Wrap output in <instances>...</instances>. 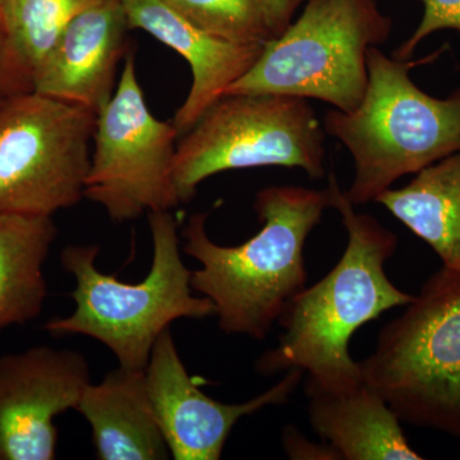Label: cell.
I'll return each mask as SVG.
<instances>
[{
	"label": "cell",
	"instance_id": "obj_1",
	"mask_svg": "<svg viewBox=\"0 0 460 460\" xmlns=\"http://www.w3.org/2000/svg\"><path fill=\"white\" fill-rule=\"evenodd\" d=\"M328 189L332 208L347 230V247L326 277L288 304L279 319V344L257 359L256 370L270 376L296 368L307 372L311 385L343 390L365 381L349 352L354 332L386 311L407 305L414 296L395 287L385 272L398 247L394 233L358 213L334 174Z\"/></svg>",
	"mask_w": 460,
	"mask_h": 460
},
{
	"label": "cell",
	"instance_id": "obj_2",
	"mask_svg": "<svg viewBox=\"0 0 460 460\" xmlns=\"http://www.w3.org/2000/svg\"><path fill=\"white\" fill-rule=\"evenodd\" d=\"M253 208L262 228L239 246L211 241L204 213L190 215L181 235L184 253L201 265L190 287L213 302L222 332L262 341L305 288V241L332 196L328 187L271 186L256 193Z\"/></svg>",
	"mask_w": 460,
	"mask_h": 460
},
{
	"label": "cell",
	"instance_id": "obj_3",
	"mask_svg": "<svg viewBox=\"0 0 460 460\" xmlns=\"http://www.w3.org/2000/svg\"><path fill=\"white\" fill-rule=\"evenodd\" d=\"M154 256L137 284L124 283L96 268L98 244L66 246L60 262L74 275L75 313L45 323L54 337L86 335L104 345L119 366L145 370L157 338L178 319L215 314L213 302L192 295V271L181 257L178 223L172 211L148 214Z\"/></svg>",
	"mask_w": 460,
	"mask_h": 460
},
{
	"label": "cell",
	"instance_id": "obj_4",
	"mask_svg": "<svg viewBox=\"0 0 460 460\" xmlns=\"http://www.w3.org/2000/svg\"><path fill=\"white\" fill-rule=\"evenodd\" d=\"M411 66L371 47L359 107L323 117L326 135L353 157L356 172L345 192L353 205L375 201L404 175L460 151V86L447 98H435L411 81Z\"/></svg>",
	"mask_w": 460,
	"mask_h": 460
},
{
	"label": "cell",
	"instance_id": "obj_5",
	"mask_svg": "<svg viewBox=\"0 0 460 460\" xmlns=\"http://www.w3.org/2000/svg\"><path fill=\"white\" fill-rule=\"evenodd\" d=\"M359 362L402 422L460 438V268L441 266Z\"/></svg>",
	"mask_w": 460,
	"mask_h": 460
},
{
	"label": "cell",
	"instance_id": "obj_6",
	"mask_svg": "<svg viewBox=\"0 0 460 460\" xmlns=\"http://www.w3.org/2000/svg\"><path fill=\"white\" fill-rule=\"evenodd\" d=\"M392 26L376 0H307L298 20L263 45L226 95L317 99L350 113L367 89V51L390 38Z\"/></svg>",
	"mask_w": 460,
	"mask_h": 460
},
{
	"label": "cell",
	"instance_id": "obj_7",
	"mask_svg": "<svg viewBox=\"0 0 460 460\" xmlns=\"http://www.w3.org/2000/svg\"><path fill=\"white\" fill-rule=\"evenodd\" d=\"M325 136L307 99L275 93L224 95L178 140L174 184L181 202L215 174L261 166L325 177Z\"/></svg>",
	"mask_w": 460,
	"mask_h": 460
},
{
	"label": "cell",
	"instance_id": "obj_8",
	"mask_svg": "<svg viewBox=\"0 0 460 460\" xmlns=\"http://www.w3.org/2000/svg\"><path fill=\"white\" fill-rule=\"evenodd\" d=\"M98 114L35 91L0 102V215L53 217L84 198Z\"/></svg>",
	"mask_w": 460,
	"mask_h": 460
},
{
	"label": "cell",
	"instance_id": "obj_9",
	"mask_svg": "<svg viewBox=\"0 0 460 460\" xmlns=\"http://www.w3.org/2000/svg\"><path fill=\"white\" fill-rule=\"evenodd\" d=\"M177 129L151 113L128 53L111 99L96 117L84 198L113 222L172 211L181 204L174 184Z\"/></svg>",
	"mask_w": 460,
	"mask_h": 460
},
{
	"label": "cell",
	"instance_id": "obj_10",
	"mask_svg": "<svg viewBox=\"0 0 460 460\" xmlns=\"http://www.w3.org/2000/svg\"><path fill=\"white\" fill-rule=\"evenodd\" d=\"M90 383L77 350L36 345L0 357V460L56 459L54 420L75 410Z\"/></svg>",
	"mask_w": 460,
	"mask_h": 460
},
{
	"label": "cell",
	"instance_id": "obj_11",
	"mask_svg": "<svg viewBox=\"0 0 460 460\" xmlns=\"http://www.w3.org/2000/svg\"><path fill=\"white\" fill-rule=\"evenodd\" d=\"M304 371L289 370L262 394L239 404L217 402L201 392L181 362L171 329L157 338L145 376L148 396L169 452L175 460H219L230 432L243 417L284 405Z\"/></svg>",
	"mask_w": 460,
	"mask_h": 460
},
{
	"label": "cell",
	"instance_id": "obj_12",
	"mask_svg": "<svg viewBox=\"0 0 460 460\" xmlns=\"http://www.w3.org/2000/svg\"><path fill=\"white\" fill-rule=\"evenodd\" d=\"M128 30L122 0H98L84 8L33 77L32 91L98 114L117 87Z\"/></svg>",
	"mask_w": 460,
	"mask_h": 460
},
{
	"label": "cell",
	"instance_id": "obj_13",
	"mask_svg": "<svg viewBox=\"0 0 460 460\" xmlns=\"http://www.w3.org/2000/svg\"><path fill=\"white\" fill-rule=\"evenodd\" d=\"M129 29L142 30L187 60L192 84L172 123L180 138L250 71L265 44L224 40L193 25L163 0H122Z\"/></svg>",
	"mask_w": 460,
	"mask_h": 460
},
{
	"label": "cell",
	"instance_id": "obj_14",
	"mask_svg": "<svg viewBox=\"0 0 460 460\" xmlns=\"http://www.w3.org/2000/svg\"><path fill=\"white\" fill-rule=\"evenodd\" d=\"M308 420L321 440L341 460H420L402 420L370 384L343 390L305 385Z\"/></svg>",
	"mask_w": 460,
	"mask_h": 460
},
{
	"label": "cell",
	"instance_id": "obj_15",
	"mask_svg": "<svg viewBox=\"0 0 460 460\" xmlns=\"http://www.w3.org/2000/svg\"><path fill=\"white\" fill-rule=\"evenodd\" d=\"M75 411L89 422L102 460H166L168 444L148 396L145 370L119 366L84 387Z\"/></svg>",
	"mask_w": 460,
	"mask_h": 460
},
{
	"label": "cell",
	"instance_id": "obj_16",
	"mask_svg": "<svg viewBox=\"0 0 460 460\" xmlns=\"http://www.w3.org/2000/svg\"><path fill=\"white\" fill-rule=\"evenodd\" d=\"M375 202L434 250L447 268H460V151L416 172Z\"/></svg>",
	"mask_w": 460,
	"mask_h": 460
},
{
	"label": "cell",
	"instance_id": "obj_17",
	"mask_svg": "<svg viewBox=\"0 0 460 460\" xmlns=\"http://www.w3.org/2000/svg\"><path fill=\"white\" fill-rule=\"evenodd\" d=\"M57 235L53 217L0 215V332L40 316L44 265Z\"/></svg>",
	"mask_w": 460,
	"mask_h": 460
},
{
	"label": "cell",
	"instance_id": "obj_18",
	"mask_svg": "<svg viewBox=\"0 0 460 460\" xmlns=\"http://www.w3.org/2000/svg\"><path fill=\"white\" fill-rule=\"evenodd\" d=\"M98 0H3L0 20L9 63L23 91L62 38L66 26Z\"/></svg>",
	"mask_w": 460,
	"mask_h": 460
},
{
	"label": "cell",
	"instance_id": "obj_19",
	"mask_svg": "<svg viewBox=\"0 0 460 460\" xmlns=\"http://www.w3.org/2000/svg\"><path fill=\"white\" fill-rule=\"evenodd\" d=\"M193 25L238 44H266L275 38L262 0H163Z\"/></svg>",
	"mask_w": 460,
	"mask_h": 460
},
{
	"label": "cell",
	"instance_id": "obj_20",
	"mask_svg": "<svg viewBox=\"0 0 460 460\" xmlns=\"http://www.w3.org/2000/svg\"><path fill=\"white\" fill-rule=\"evenodd\" d=\"M425 7L422 20L416 31L395 50L394 58L408 60L417 47L432 33L441 30L460 32V0H420Z\"/></svg>",
	"mask_w": 460,
	"mask_h": 460
},
{
	"label": "cell",
	"instance_id": "obj_21",
	"mask_svg": "<svg viewBox=\"0 0 460 460\" xmlns=\"http://www.w3.org/2000/svg\"><path fill=\"white\" fill-rule=\"evenodd\" d=\"M283 447L288 458L293 460H341L339 454L325 441L321 444L310 440L296 426L284 428Z\"/></svg>",
	"mask_w": 460,
	"mask_h": 460
},
{
	"label": "cell",
	"instance_id": "obj_22",
	"mask_svg": "<svg viewBox=\"0 0 460 460\" xmlns=\"http://www.w3.org/2000/svg\"><path fill=\"white\" fill-rule=\"evenodd\" d=\"M262 3L269 26L277 38L292 23L290 21L293 13L301 2L299 0H262Z\"/></svg>",
	"mask_w": 460,
	"mask_h": 460
},
{
	"label": "cell",
	"instance_id": "obj_23",
	"mask_svg": "<svg viewBox=\"0 0 460 460\" xmlns=\"http://www.w3.org/2000/svg\"><path fill=\"white\" fill-rule=\"evenodd\" d=\"M20 93H26V91H23L16 75L12 71L4 30H3L2 20H0V93L8 96Z\"/></svg>",
	"mask_w": 460,
	"mask_h": 460
},
{
	"label": "cell",
	"instance_id": "obj_24",
	"mask_svg": "<svg viewBox=\"0 0 460 460\" xmlns=\"http://www.w3.org/2000/svg\"><path fill=\"white\" fill-rule=\"evenodd\" d=\"M3 99H4V95H2V93H0V102H3Z\"/></svg>",
	"mask_w": 460,
	"mask_h": 460
},
{
	"label": "cell",
	"instance_id": "obj_25",
	"mask_svg": "<svg viewBox=\"0 0 460 460\" xmlns=\"http://www.w3.org/2000/svg\"><path fill=\"white\" fill-rule=\"evenodd\" d=\"M3 0H0V4H2Z\"/></svg>",
	"mask_w": 460,
	"mask_h": 460
},
{
	"label": "cell",
	"instance_id": "obj_26",
	"mask_svg": "<svg viewBox=\"0 0 460 460\" xmlns=\"http://www.w3.org/2000/svg\"><path fill=\"white\" fill-rule=\"evenodd\" d=\"M299 2H302V0H299Z\"/></svg>",
	"mask_w": 460,
	"mask_h": 460
}]
</instances>
